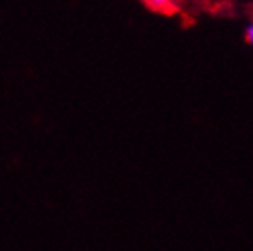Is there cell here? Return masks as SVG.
Wrapping results in <instances>:
<instances>
[{"label":"cell","mask_w":253,"mask_h":251,"mask_svg":"<svg viewBox=\"0 0 253 251\" xmlns=\"http://www.w3.org/2000/svg\"><path fill=\"white\" fill-rule=\"evenodd\" d=\"M143 4L162 15H176L180 11V0H143Z\"/></svg>","instance_id":"obj_1"},{"label":"cell","mask_w":253,"mask_h":251,"mask_svg":"<svg viewBox=\"0 0 253 251\" xmlns=\"http://www.w3.org/2000/svg\"><path fill=\"white\" fill-rule=\"evenodd\" d=\"M246 41H248L250 44H253V24L246 30Z\"/></svg>","instance_id":"obj_2"}]
</instances>
